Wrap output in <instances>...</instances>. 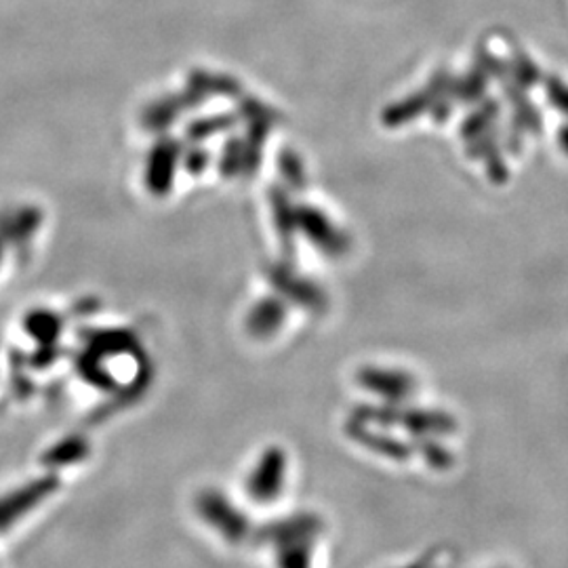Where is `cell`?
<instances>
[{"mask_svg": "<svg viewBox=\"0 0 568 568\" xmlns=\"http://www.w3.org/2000/svg\"><path fill=\"white\" fill-rule=\"evenodd\" d=\"M331 527L318 509H284L265 518L255 549L265 568H326Z\"/></svg>", "mask_w": 568, "mask_h": 568, "instance_id": "6da1fadb", "label": "cell"}, {"mask_svg": "<svg viewBox=\"0 0 568 568\" xmlns=\"http://www.w3.org/2000/svg\"><path fill=\"white\" fill-rule=\"evenodd\" d=\"M291 462L288 455L281 447L265 448L260 455L257 464L251 467L244 493L251 506H255V514H281L283 504L288 495L291 485Z\"/></svg>", "mask_w": 568, "mask_h": 568, "instance_id": "7a4b0ae2", "label": "cell"}, {"mask_svg": "<svg viewBox=\"0 0 568 568\" xmlns=\"http://www.w3.org/2000/svg\"><path fill=\"white\" fill-rule=\"evenodd\" d=\"M297 227L304 230L305 236L316 248H321L328 257H342L349 251V239L342 227L333 224L323 211L305 204L295 209Z\"/></svg>", "mask_w": 568, "mask_h": 568, "instance_id": "3957f363", "label": "cell"}, {"mask_svg": "<svg viewBox=\"0 0 568 568\" xmlns=\"http://www.w3.org/2000/svg\"><path fill=\"white\" fill-rule=\"evenodd\" d=\"M267 281L293 304L302 305L314 314H325L326 307H328V297L323 293V288L310 283L307 278L295 276V272L288 265H270Z\"/></svg>", "mask_w": 568, "mask_h": 568, "instance_id": "277c9868", "label": "cell"}, {"mask_svg": "<svg viewBox=\"0 0 568 568\" xmlns=\"http://www.w3.org/2000/svg\"><path fill=\"white\" fill-rule=\"evenodd\" d=\"M358 384L382 396L386 403H403L415 394V379L396 368H382V366H365L356 375Z\"/></svg>", "mask_w": 568, "mask_h": 568, "instance_id": "5b68a950", "label": "cell"}, {"mask_svg": "<svg viewBox=\"0 0 568 568\" xmlns=\"http://www.w3.org/2000/svg\"><path fill=\"white\" fill-rule=\"evenodd\" d=\"M448 84H450L448 74H436L424 91L413 93L405 102L387 108L384 112V124L386 126H398V124L415 121L424 112H429L432 105L438 102L440 98H448Z\"/></svg>", "mask_w": 568, "mask_h": 568, "instance_id": "8992f818", "label": "cell"}, {"mask_svg": "<svg viewBox=\"0 0 568 568\" xmlns=\"http://www.w3.org/2000/svg\"><path fill=\"white\" fill-rule=\"evenodd\" d=\"M457 551L447 544H434L408 551L400 558H392L375 568H455Z\"/></svg>", "mask_w": 568, "mask_h": 568, "instance_id": "52a82bcc", "label": "cell"}, {"mask_svg": "<svg viewBox=\"0 0 568 568\" xmlns=\"http://www.w3.org/2000/svg\"><path fill=\"white\" fill-rule=\"evenodd\" d=\"M286 321V305L278 297H265L246 316V328L251 335L264 339L278 333Z\"/></svg>", "mask_w": 568, "mask_h": 568, "instance_id": "ba28073f", "label": "cell"}, {"mask_svg": "<svg viewBox=\"0 0 568 568\" xmlns=\"http://www.w3.org/2000/svg\"><path fill=\"white\" fill-rule=\"evenodd\" d=\"M270 203H272V215L276 222V230L283 243L284 253L288 260L295 257V232H297V215L295 209L288 201L283 187H272L270 192Z\"/></svg>", "mask_w": 568, "mask_h": 568, "instance_id": "9c48e42d", "label": "cell"}, {"mask_svg": "<svg viewBox=\"0 0 568 568\" xmlns=\"http://www.w3.org/2000/svg\"><path fill=\"white\" fill-rule=\"evenodd\" d=\"M485 74L480 70L471 72L464 79H450L448 84V98L459 103H476L485 95Z\"/></svg>", "mask_w": 568, "mask_h": 568, "instance_id": "30bf717a", "label": "cell"}, {"mask_svg": "<svg viewBox=\"0 0 568 568\" xmlns=\"http://www.w3.org/2000/svg\"><path fill=\"white\" fill-rule=\"evenodd\" d=\"M499 110H501V108H499V103L495 102V100L485 102V105H483L478 112H474L471 116H467L464 126H462V135L466 138L467 142H471V140L485 135L488 126L499 116Z\"/></svg>", "mask_w": 568, "mask_h": 568, "instance_id": "8fae6325", "label": "cell"}, {"mask_svg": "<svg viewBox=\"0 0 568 568\" xmlns=\"http://www.w3.org/2000/svg\"><path fill=\"white\" fill-rule=\"evenodd\" d=\"M278 166H281L284 182H286V185H288L291 190H295V192L304 190L305 183H307L305 182L304 161H302L295 152L283 150V154H281V159H278Z\"/></svg>", "mask_w": 568, "mask_h": 568, "instance_id": "7c38bea8", "label": "cell"}, {"mask_svg": "<svg viewBox=\"0 0 568 568\" xmlns=\"http://www.w3.org/2000/svg\"><path fill=\"white\" fill-rule=\"evenodd\" d=\"M511 74L516 77V84H520L523 89H528V87L539 82V70L535 68V63L528 60L525 53H518V51L514 53Z\"/></svg>", "mask_w": 568, "mask_h": 568, "instance_id": "4fadbf2b", "label": "cell"}, {"mask_svg": "<svg viewBox=\"0 0 568 568\" xmlns=\"http://www.w3.org/2000/svg\"><path fill=\"white\" fill-rule=\"evenodd\" d=\"M548 100L554 103V108H558L560 112L568 114V87L558 79H549L548 81Z\"/></svg>", "mask_w": 568, "mask_h": 568, "instance_id": "5bb4252c", "label": "cell"}, {"mask_svg": "<svg viewBox=\"0 0 568 568\" xmlns=\"http://www.w3.org/2000/svg\"><path fill=\"white\" fill-rule=\"evenodd\" d=\"M244 148L241 142H232L225 150L224 171L225 175H232V171L239 169V164L243 163Z\"/></svg>", "mask_w": 568, "mask_h": 568, "instance_id": "9a60e30c", "label": "cell"}, {"mask_svg": "<svg viewBox=\"0 0 568 568\" xmlns=\"http://www.w3.org/2000/svg\"><path fill=\"white\" fill-rule=\"evenodd\" d=\"M474 568H520L516 562L511 560H504V558H497V560H485L480 565H476Z\"/></svg>", "mask_w": 568, "mask_h": 568, "instance_id": "2e32d148", "label": "cell"}, {"mask_svg": "<svg viewBox=\"0 0 568 568\" xmlns=\"http://www.w3.org/2000/svg\"><path fill=\"white\" fill-rule=\"evenodd\" d=\"M560 143H562V148L568 152V126L560 131Z\"/></svg>", "mask_w": 568, "mask_h": 568, "instance_id": "e0dca14e", "label": "cell"}]
</instances>
